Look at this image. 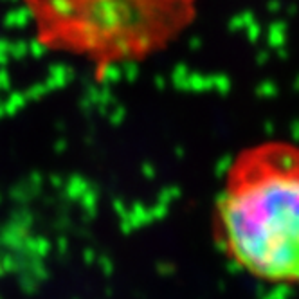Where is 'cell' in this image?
Segmentation results:
<instances>
[{"mask_svg":"<svg viewBox=\"0 0 299 299\" xmlns=\"http://www.w3.org/2000/svg\"><path fill=\"white\" fill-rule=\"evenodd\" d=\"M40 49L98 79L173 47L193 27L200 0H20Z\"/></svg>","mask_w":299,"mask_h":299,"instance_id":"cell-2","label":"cell"},{"mask_svg":"<svg viewBox=\"0 0 299 299\" xmlns=\"http://www.w3.org/2000/svg\"><path fill=\"white\" fill-rule=\"evenodd\" d=\"M213 234L245 274L299 287V144L265 139L238 152L225 168Z\"/></svg>","mask_w":299,"mask_h":299,"instance_id":"cell-1","label":"cell"}]
</instances>
